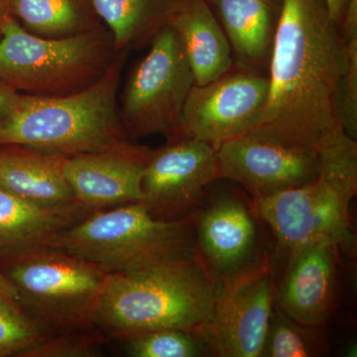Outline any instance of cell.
Here are the masks:
<instances>
[{"label": "cell", "instance_id": "1", "mask_svg": "<svg viewBox=\"0 0 357 357\" xmlns=\"http://www.w3.org/2000/svg\"><path fill=\"white\" fill-rule=\"evenodd\" d=\"M342 64L340 24L326 0H281L266 103L248 132L319 148L338 123L335 98Z\"/></svg>", "mask_w": 357, "mask_h": 357}, {"label": "cell", "instance_id": "2", "mask_svg": "<svg viewBox=\"0 0 357 357\" xmlns=\"http://www.w3.org/2000/svg\"><path fill=\"white\" fill-rule=\"evenodd\" d=\"M129 52H119L88 88L65 96L20 93L0 119V145H20L65 157L102 151L128 140L119 116V81Z\"/></svg>", "mask_w": 357, "mask_h": 357}, {"label": "cell", "instance_id": "3", "mask_svg": "<svg viewBox=\"0 0 357 357\" xmlns=\"http://www.w3.org/2000/svg\"><path fill=\"white\" fill-rule=\"evenodd\" d=\"M317 178L309 184L253 199L255 218L267 223L290 253L317 243L354 251L349 206L357 192V142L337 123L319 148Z\"/></svg>", "mask_w": 357, "mask_h": 357}, {"label": "cell", "instance_id": "4", "mask_svg": "<svg viewBox=\"0 0 357 357\" xmlns=\"http://www.w3.org/2000/svg\"><path fill=\"white\" fill-rule=\"evenodd\" d=\"M217 280L199 257L107 274L93 326L121 340L163 328L194 333L210 319Z\"/></svg>", "mask_w": 357, "mask_h": 357}, {"label": "cell", "instance_id": "5", "mask_svg": "<svg viewBox=\"0 0 357 357\" xmlns=\"http://www.w3.org/2000/svg\"><path fill=\"white\" fill-rule=\"evenodd\" d=\"M45 245L63 249L107 273H133L199 257L196 215L161 220L142 202L93 211Z\"/></svg>", "mask_w": 357, "mask_h": 357}, {"label": "cell", "instance_id": "6", "mask_svg": "<svg viewBox=\"0 0 357 357\" xmlns=\"http://www.w3.org/2000/svg\"><path fill=\"white\" fill-rule=\"evenodd\" d=\"M105 28L67 38L26 31L9 13L0 15V81L25 95L65 96L88 88L114 62Z\"/></svg>", "mask_w": 357, "mask_h": 357}, {"label": "cell", "instance_id": "7", "mask_svg": "<svg viewBox=\"0 0 357 357\" xmlns=\"http://www.w3.org/2000/svg\"><path fill=\"white\" fill-rule=\"evenodd\" d=\"M0 271L20 305L52 333L96 328L93 316L107 272L83 258L39 245L0 258Z\"/></svg>", "mask_w": 357, "mask_h": 357}, {"label": "cell", "instance_id": "8", "mask_svg": "<svg viewBox=\"0 0 357 357\" xmlns=\"http://www.w3.org/2000/svg\"><path fill=\"white\" fill-rule=\"evenodd\" d=\"M150 44L126 79L119 100V116L128 137L164 134L171 140L180 126L194 76L170 25L162 28Z\"/></svg>", "mask_w": 357, "mask_h": 357}, {"label": "cell", "instance_id": "9", "mask_svg": "<svg viewBox=\"0 0 357 357\" xmlns=\"http://www.w3.org/2000/svg\"><path fill=\"white\" fill-rule=\"evenodd\" d=\"M276 286L268 253L220 277L210 319L195 335L213 356L261 357Z\"/></svg>", "mask_w": 357, "mask_h": 357}, {"label": "cell", "instance_id": "10", "mask_svg": "<svg viewBox=\"0 0 357 357\" xmlns=\"http://www.w3.org/2000/svg\"><path fill=\"white\" fill-rule=\"evenodd\" d=\"M269 77L236 64L215 81L194 84L175 137L215 147L252 129L266 103ZM169 140V141H171Z\"/></svg>", "mask_w": 357, "mask_h": 357}, {"label": "cell", "instance_id": "11", "mask_svg": "<svg viewBox=\"0 0 357 357\" xmlns=\"http://www.w3.org/2000/svg\"><path fill=\"white\" fill-rule=\"evenodd\" d=\"M319 148L244 133L217 148L220 178L243 185L253 199L302 187L318 176Z\"/></svg>", "mask_w": 357, "mask_h": 357}, {"label": "cell", "instance_id": "12", "mask_svg": "<svg viewBox=\"0 0 357 357\" xmlns=\"http://www.w3.org/2000/svg\"><path fill=\"white\" fill-rule=\"evenodd\" d=\"M217 147L180 138L152 150L142 178V203L153 217L178 220L194 213L206 187L220 180Z\"/></svg>", "mask_w": 357, "mask_h": 357}, {"label": "cell", "instance_id": "13", "mask_svg": "<svg viewBox=\"0 0 357 357\" xmlns=\"http://www.w3.org/2000/svg\"><path fill=\"white\" fill-rule=\"evenodd\" d=\"M152 150L128 140L102 151L67 157L65 177L79 203L93 211L142 202V178Z\"/></svg>", "mask_w": 357, "mask_h": 357}, {"label": "cell", "instance_id": "14", "mask_svg": "<svg viewBox=\"0 0 357 357\" xmlns=\"http://www.w3.org/2000/svg\"><path fill=\"white\" fill-rule=\"evenodd\" d=\"M333 244L317 243L291 253L290 263L275 293V305L307 326L330 318L337 295V255Z\"/></svg>", "mask_w": 357, "mask_h": 357}, {"label": "cell", "instance_id": "15", "mask_svg": "<svg viewBox=\"0 0 357 357\" xmlns=\"http://www.w3.org/2000/svg\"><path fill=\"white\" fill-rule=\"evenodd\" d=\"M252 211L231 195H222L196 213L199 257L218 279L251 261L256 243Z\"/></svg>", "mask_w": 357, "mask_h": 357}, {"label": "cell", "instance_id": "16", "mask_svg": "<svg viewBox=\"0 0 357 357\" xmlns=\"http://www.w3.org/2000/svg\"><path fill=\"white\" fill-rule=\"evenodd\" d=\"M79 202L48 206L0 188V258L45 245L93 213Z\"/></svg>", "mask_w": 357, "mask_h": 357}, {"label": "cell", "instance_id": "17", "mask_svg": "<svg viewBox=\"0 0 357 357\" xmlns=\"http://www.w3.org/2000/svg\"><path fill=\"white\" fill-rule=\"evenodd\" d=\"M231 47L234 64L261 73L270 55L281 0H206Z\"/></svg>", "mask_w": 357, "mask_h": 357}, {"label": "cell", "instance_id": "18", "mask_svg": "<svg viewBox=\"0 0 357 357\" xmlns=\"http://www.w3.org/2000/svg\"><path fill=\"white\" fill-rule=\"evenodd\" d=\"M168 25L177 33L197 86L215 81L234 67L229 39L206 0H182Z\"/></svg>", "mask_w": 357, "mask_h": 357}, {"label": "cell", "instance_id": "19", "mask_svg": "<svg viewBox=\"0 0 357 357\" xmlns=\"http://www.w3.org/2000/svg\"><path fill=\"white\" fill-rule=\"evenodd\" d=\"M66 159L20 145H0V188L48 206L76 202L65 177Z\"/></svg>", "mask_w": 357, "mask_h": 357}, {"label": "cell", "instance_id": "20", "mask_svg": "<svg viewBox=\"0 0 357 357\" xmlns=\"http://www.w3.org/2000/svg\"><path fill=\"white\" fill-rule=\"evenodd\" d=\"M182 0H91L116 53L141 48L168 25Z\"/></svg>", "mask_w": 357, "mask_h": 357}, {"label": "cell", "instance_id": "21", "mask_svg": "<svg viewBox=\"0 0 357 357\" xmlns=\"http://www.w3.org/2000/svg\"><path fill=\"white\" fill-rule=\"evenodd\" d=\"M7 13L44 38L76 36L102 27L91 0H11Z\"/></svg>", "mask_w": 357, "mask_h": 357}, {"label": "cell", "instance_id": "22", "mask_svg": "<svg viewBox=\"0 0 357 357\" xmlns=\"http://www.w3.org/2000/svg\"><path fill=\"white\" fill-rule=\"evenodd\" d=\"M344 64L335 98L337 121L345 132L357 138V0H349L340 23Z\"/></svg>", "mask_w": 357, "mask_h": 357}, {"label": "cell", "instance_id": "23", "mask_svg": "<svg viewBox=\"0 0 357 357\" xmlns=\"http://www.w3.org/2000/svg\"><path fill=\"white\" fill-rule=\"evenodd\" d=\"M316 326H307L289 318L274 306L268 325L261 356L311 357L321 356L325 344Z\"/></svg>", "mask_w": 357, "mask_h": 357}, {"label": "cell", "instance_id": "24", "mask_svg": "<svg viewBox=\"0 0 357 357\" xmlns=\"http://www.w3.org/2000/svg\"><path fill=\"white\" fill-rule=\"evenodd\" d=\"M50 333L15 301L0 299V357L18 356Z\"/></svg>", "mask_w": 357, "mask_h": 357}, {"label": "cell", "instance_id": "25", "mask_svg": "<svg viewBox=\"0 0 357 357\" xmlns=\"http://www.w3.org/2000/svg\"><path fill=\"white\" fill-rule=\"evenodd\" d=\"M124 342L134 357H197L208 351L195 333L174 328L139 333Z\"/></svg>", "mask_w": 357, "mask_h": 357}, {"label": "cell", "instance_id": "26", "mask_svg": "<svg viewBox=\"0 0 357 357\" xmlns=\"http://www.w3.org/2000/svg\"><path fill=\"white\" fill-rule=\"evenodd\" d=\"M107 335L96 328L52 333L20 357H93L107 342Z\"/></svg>", "mask_w": 357, "mask_h": 357}, {"label": "cell", "instance_id": "27", "mask_svg": "<svg viewBox=\"0 0 357 357\" xmlns=\"http://www.w3.org/2000/svg\"><path fill=\"white\" fill-rule=\"evenodd\" d=\"M20 95L17 91L0 81V119L10 112Z\"/></svg>", "mask_w": 357, "mask_h": 357}, {"label": "cell", "instance_id": "28", "mask_svg": "<svg viewBox=\"0 0 357 357\" xmlns=\"http://www.w3.org/2000/svg\"><path fill=\"white\" fill-rule=\"evenodd\" d=\"M0 299L15 301V302L20 301L17 291L1 271H0Z\"/></svg>", "mask_w": 357, "mask_h": 357}, {"label": "cell", "instance_id": "29", "mask_svg": "<svg viewBox=\"0 0 357 357\" xmlns=\"http://www.w3.org/2000/svg\"><path fill=\"white\" fill-rule=\"evenodd\" d=\"M326 1L333 21L340 24L345 6H347L349 0H326Z\"/></svg>", "mask_w": 357, "mask_h": 357}, {"label": "cell", "instance_id": "30", "mask_svg": "<svg viewBox=\"0 0 357 357\" xmlns=\"http://www.w3.org/2000/svg\"><path fill=\"white\" fill-rule=\"evenodd\" d=\"M11 0H0V15L8 10Z\"/></svg>", "mask_w": 357, "mask_h": 357}]
</instances>
